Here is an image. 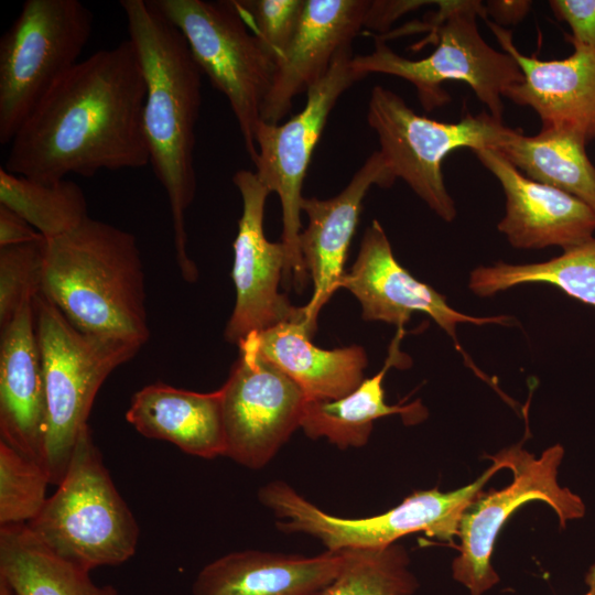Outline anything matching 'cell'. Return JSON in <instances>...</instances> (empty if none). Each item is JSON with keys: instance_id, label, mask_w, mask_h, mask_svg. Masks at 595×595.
Instances as JSON below:
<instances>
[{"instance_id": "cell-1", "label": "cell", "mask_w": 595, "mask_h": 595, "mask_svg": "<svg viewBox=\"0 0 595 595\" xmlns=\"http://www.w3.org/2000/svg\"><path fill=\"white\" fill-rule=\"evenodd\" d=\"M145 83L128 39L79 61L39 102L10 142L4 169L43 183L69 174L150 163Z\"/></svg>"}, {"instance_id": "cell-2", "label": "cell", "mask_w": 595, "mask_h": 595, "mask_svg": "<svg viewBox=\"0 0 595 595\" xmlns=\"http://www.w3.org/2000/svg\"><path fill=\"white\" fill-rule=\"evenodd\" d=\"M120 7L143 72L144 133L153 173L169 198L176 261L182 278L195 282L198 271L186 250L185 212L196 192L195 126L203 73L181 31L152 0H121Z\"/></svg>"}, {"instance_id": "cell-3", "label": "cell", "mask_w": 595, "mask_h": 595, "mask_svg": "<svg viewBox=\"0 0 595 595\" xmlns=\"http://www.w3.org/2000/svg\"><path fill=\"white\" fill-rule=\"evenodd\" d=\"M42 293L82 332L149 339L140 249L127 230L88 217L46 239Z\"/></svg>"}, {"instance_id": "cell-4", "label": "cell", "mask_w": 595, "mask_h": 595, "mask_svg": "<svg viewBox=\"0 0 595 595\" xmlns=\"http://www.w3.org/2000/svg\"><path fill=\"white\" fill-rule=\"evenodd\" d=\"M33 309L46 398L43 466L50 483L58 485L98 390L142 345L82 332L43 293Z\"/></svg>"}, {"instance_id": "cell-5", "label": "cell", "mask_w": 595, "mask_h": 595, "mask_svg": "<svg viewBox=\"0 0 595 595\" xmlns=\"http://www.w3.org/2000/svg\"><path fill=\"white\" fill-rule=\"evenodd\" d=\"M26 526L54 553L87 571L119 565L134 555L139 526L89 425L78 435L56 491Z\"/></svg>"}, {"instance_id": "cell-6", "label": "cell", "mask_w": 595, "mask_h": 595, "mask_svg": "<svg viewBox=\"0 0 595 595\" xmlns=\"http://www.w3.org/2000/svg\"><path fill=\"white\" fill-rule=\"evenodd\" d=\"M432 34L437 45L421 60H409L393 52L381 37L375 50L353 57L358 74H386L410 82L416 88L424 108L431 110L448 100L442 89L446 80L467 84L490 116L502 121L501 97L508 88L522 83L517 62L507 53L493 48L480 35L476 18H487L480 1H439Z\"/></svg>"}, {"instance_id": "cell-7", "label": "cell", "mask_w": 595, "mask_h": 595, "mask_svg": "<svg viewBox=\"0 0 595 595\" xmlns=\"http://www.w3.org/2000/svg\"><path fill=\"white\" fill-rule=\"evenodd\" d=\"M489 458L494 464L467 486L452 491L437 488L414 491L394 508L371 517L329 515L283 480L263 485L258 491V499L275 516L280 531L311 536L327 551L388 547L413 532L452 542L458 534L465 509L483 493L485 484L498 470L506 468V463L497 454Z\"/></svg>"}, {"instance_id": "cell-8", "label": "cell", "mask_w": 595, "mask_h": 595, "mask_svg": "<svg viewBox=\"0 0 595 595\" xmlns=\"http://www.w3.org/2000/svg\"><path fill=\"white\" fill-rule=\"evenodd\" d=\"M93 12L78 0H26L0 39V143L79 62Z\"/></svg>"}, {"instance_id": "cell-9", "label": "cell", "mask_w": 595, "mask_h": 595, "mask_svg": "<svg viewBox=\"0 0 595 595\" xmlns=\"http://www.w3.org/2000/svg\"><path fill=\"white\" fill-rule=\"evenodd\" d=\"M367 122L396 178H402L445 221L456 217V208L443 178L444 158L459 148L498 150L513 131L487 111L466 112L458 122L419 116L397 93L380 85L371 89Z\"/></svg>"}, {"instance_id": "cell-10", "label": "cell", "mask_w": 595, "mask_h": 595, "mask_svg": "<svg viewBox=\"0 0 595 595\" xmlns=\"http://www.w3.org/2000/svg\"><path fill=\"white\" fill-rule=\"evenodd\" d=\"M152 1L181 31L213 87L227 98L255 163L256 130L272 86L275 61L229 1Z\"/></svg>"}, {"instance_id": "cell-11", "label": "cell", "mask_w": 595, "mask_h": 595, "mask_svg": "<svg viewBox=\"0 0 595 595\" xmlns=\"http://www.w3.org/2000/svg\"><path fill=\"white\" fill-rule=\"evenodd\" d=\"M351 46L340 50L327 73L306 91L304 108L284 123L260 121L256 130V174L274 192L282 208V240L286 251L283 285L301 292L309 273L300 251L302 186L313 151L338 98L364 77L353 66Z\"/></svg>"}, {"instance_id": "cell-12", "label": "cell", "mask_w": 595, "mask_h": 595, "mask_svg": "<svg viewBox=\"0 0 595 595\" xmlns=\"http://www.w3.org/2000/svg\"><path fill=\"white\" fill-rule=\"evenodd\" d=\"M512 472V483L500 490L482 493L464 511L458 526L459 554L452 564L453 577L470 595H483L499 582L491 565L495 541L507 519L522 505L540 500L558 515L560 527L585 515L580 496L558 483L564 448L553 445L534 457L520 445L497 453Z\"/></svg>"}, {"instance_id": "cell-13", "label": "cell", "mask_w": 595, "mask_h": 595, "mask_svg": "<svg viewBox=\"0 0 595 595\" xmlns=\"http://www.w3.org/2000/svg\"><path fill=\"white\" fill-rule=\"evenodd\" d=\"M238 348L239 357L219 388L224 456L260 469L301 428L307 397L293 379L251 348Z\"/></svg>"}, {"instance_id": "cell-14", "label": "cell", "mask_w": 595, "mask_h": 595, "mask_svg": "<svg viewBox=\"0 0 595 595\" xmlns=\"http://www.w3.org/2000/svg\"><path fill=\"white\" fill-rule=\"evenodd\" d=\"M232 182L241 196L242 213L232 244L236 301L225 339L238 346L251 335L305 315L303 307L293 306L279 293L286 251L281 241L271 242L264 235V206L271 192L249 170L237 171Z\"/></svg>"}, {"instance_id": "cell-15", "label": "cell", "mask_w": 595, "mask_h": 595, "mask_svg": "<svg viewBox=\"0 0 595 595\" xmlns=\"http://www.w3.org/2000/svg\"><path fill=\"white\" fill-rule=\"evenodd\" d=\"M340 288L360 302L363 318L381 321L403 329L414 313L429 315L462 351L456 335L458 324H511V316H472L454 310L446 298L416 280L393 256L388 237L374 219L361 239L358 257L346 272Z\"/></svg>"}, {"instance_id": "cell-16", "label": "cell", "mask_w": 595, "mask_h": 595, "mask_svg": "<svg viewBox=\"0 0 595 595\" xmlns=\"http://www.w3.org/2000/svg\"><path fill=\"white\" fill-rule=\"evenodd\" d=\"M396 180L378 150L368 156L347 186L336 196L327 199L303 197L301 209L306 214L309 224L300 234L299 244L314 290L311 300L302 307L312 336L316 331L320 311L340 288L346 273L344 264L366 194L374 185L386 188Z\"/></svg>"}, {"instance_id": "cell-17", "label": "cell", "mask_w": 595, "mask_h": 595, "mask_svg": "<svg viewBox=\"0 0 595 595\" xmlns=\"http://www.w3.org/2000/svg\"><path fill=\"white\" fill-rule=\"evenodd\" d=\"M474 152L504 190L506 214L497 228L512 247L567 250L594 238L595 212L584 202L527 177L495 149Z\"/></svg>"}, {"instance_id": "cell-18", "label": "cell", "mask_w": 595, "mask_h": 595, "mask_svg": "<svg viewBox=\"0 0 595 595\" xmlns=\"http://www.w3.org/2000/svg\"><path fill=\"white\" fill-rule=\"evenodd\" d=\"M370 7L367 0H305L295 33L275 63L261 121L278 125L290 112L293 98L327 73L340 50L351 46Z\"/></svg>"}, {"instance_id": "cell-19", "label": "cell", "mask_w": 595, "mask_h": 595, "mask_svg": "<svg viewBox=\"0 0 595 595\" xmlns=\"http://www.w3.org/2000/svg\"><path fill=\"white\" fill-rule=\"evenodd\" d=\"M502 51L519 65L523 82L507 89L504 97L532 108L542 128L574 131L595 139V51L567 40L574 52L563 60L541 61L519 52L512 33L486 19Z\"/></svg>"}, {"instance_id": "cell-20", "label": "cell", "mask_w": 595, "mask_h": 595, "mask_svg": "<svg viewBox=\"0 0 595 595\" xmlns=\"http://www.w3.org/2000/svg\"><path fill=\"white\" fill-rule=\"evenodd\" d=\"M46 423V398L35 315L33 303H29L1 328V441L44 468Z\"/></svg>"}, {"instance_id": "cell-21", "label": "cell", "mask_w": 595, "mask_h": 595, "mask_svg": "<svg viewBox=\"0 0 595 595\" xmlns=\"http://www.w3.org/2000/svg\"><path fill=\"white\" fill-rule=\"evenodd\" d=\"M345 550L306 556L245 550L206 564L193 595H318L338 575Z\"/></svg>"}, {"instance_id": "cell-22", "label": "cell", "mask_w": 595, "mask_h": 595, "mask_svg": "<svg viewBox=\"0 0 595 595\" xmlns=\"http://www.w3.org/2000/svg\"><path fill=\"white\" fill-rule=\"evenodd\" d=\"M311 338L302 316L251 335L238 347L247 346L273 364L301 387L309 400H336L349 394L365 379V349L356 345L322 349Z\"/></svg>"}, {"instance_id": "cell-23", "label": "cell", "mask_w": 595, "mask_h": 595, "mask_svg": "<svg viewBox=\"0 0 595 595\" xmlns=\"http://www.w3.org/2000/svg\"><path fill=\"white\" fill-rule=\"evenodd\" d=\"M126 419L143 436L170 442L186 454L224 456L219 389L202 393L154 382L133 394Z\"/></svg>"}, {"instance_id": "cell-24", "label": "cell", "mask_w": 595, "mask_h": 595, "mask_svg": "<svg viewBox=\"0 0 595 595\" xmlns=\"http://www.w3.org/2000/svg\"><path fill=\"white\" fill-rule=\"evenodd\" d=\"M404 329H398L389 355L381 370L365 378L349 394L336 400L306 401L301 428L312 439H326L339 450L365 446L372 432L374 422L382 416L399 414L405 424L423 421L428 411L420 400L407 405H389L385 401L383 378L392 366L405 367V357L399 350Z\"/></svg>"}, {"instance_id": "cell-25", "label": "cell", "mask_w": 595, "mask_h": 595, "mask_svg": "<svg viewBox=\"0 0 595 595\" xmlns=\"http://www.w3.org/2000/svg\"><path fill=\"white\" fill-rule=\"evenodd\" d=\"M44 545L26 524L0 528V580L13 595H118Z\"/></svg>"}, {"instance_id": "cell-26", "label": "cell", "mask_w": 595, "mask_h": 595, "mask_svg": "<svg viewBox=\"0 0 595 595\" xmlns=\"http://www.w3.org/2000/svg\"><path fill=\"white\" fill-rule=\"evenodd\" d=\"M586 139L558 128L536 136L513 129L497 150L527 177L566 192L595 212V166L585 151Z\"/></svg>"}, {"instance_id": "cell-27", "label": "cell", "mask_w": 595, "mask_h": 595, "mask_svg": "<svg viewBox=\"0 0 595 595\" xmlns=\"http://www.w3.org/2000/svg\"><path fill=\"white\" fill-rule=\"evenodd\" d=\"M524 283H548L585 304L595 306V237L543 262L482 266L469 274V290L488 298Z\"/></svg>"}, {"instance_id": "cell-28", "label": "cell", "mask_w": 595, "mask_h": 595, "mask_svg": "<svg viewBox=\"0 0 595 595\" xmlns=\"http://www.w3.org/2000/svg\"><path fill=\"white\" fill-rule=\"evenodd\" d=\"M0 205H4L35 228L45 239L62 236L86 218L87 202L75 182L43 183L0 167Z\"/></svg>"}, {"instance_id": "cell-29", "label": "cell", "mask_w": 595, "mask_h": 595, "mask_svg": "<svg viewBox=\"0 0 595 595\" xmlns=\"http://www.w3.org/2000/svg\"><path fill=\"white\" fill-rule=\"evenodd\" d=\"M409 565L407 550L397 543L346 549L338 575L318 595H414L419 582Z\"/></svg>"}, {"instance_id": "cell-30", "label": "cell", "mask_w": 595, "mask_h": 595, "mask_svg": "<svg viewBox=\"0 0 595 595\" xmlns=\"http://www.w3.org/2000/svg\"><path fill=\"white\" fill-rule=\"evenodd\" d=\"M50 478L35 461L0 441V523L26 524L44 507Z\"/></svg>"}, {"instance_id": "cell-31", "label": "cell", "mask_w": 595, "mask_h": 595, "mask_svg": "<svg viewBox=\"0 0 595 595\" xmlns=\"http://www.w3.org/2000/svg\"><path fill=\"white\" fill-rule=\"evenodd\" d=\"M46 239L0 248V326L42 293Z\"/></svg>"}, {"instance_id": "cell-32", "label": "cell", "mask_w": 595, "mask_h": 595, "mask_svg": "<svg viewBox=\"0 0 595 595\" xmlns=\"http://www.w3.org/2000/svg\"><path fill=\"white\" fill-rule=\"evenodd\" d=\"M229 2L277 63L295 33L305 0H230Z\"/></svg>"}, {"instance_id": "cell-33", "label": "cell", "mask_w": 595, "mask_h": 595, "mask_svg": "<svg viewBox=\"0 0 595 595\" xmlns=\"http://www.w3.org/2000/svg\"><path fill=\"white\" fill-rule=\"evenodd\" d=\"M549 6L570 26L567 40L595 51V0H551Z\"/></svg>"}, {"instance_id": "cell-34", "label": "cell", "mask_w": 595, "mask_h": 595, "mask_svg": "<svg viewBox=\"0 0 595 595\" xmlns=\"http://www.w3.org/2000/svg\"><path fill=\"white\" fill-rule=\"evenodd\" d=\"M44 238L20 215L0 205V248Z\"/></svg>"}, {"instance_id": "cell-35", "label": "cell", "mask_w": 595, "mask_h": 595, "mask_svg": "<svg viewBox=\"0 0 595 595\" xmlns=\"http://www.w3.org/2000/svg\"><path fill=\"white\" fill-rule=\"evenodd\" d=\"M430 1H371L366 26L383 31L397 18Z\"/></svg>"}, {"instance_id": "cell-36", "label": "cell", "mask_w": 595, "mask_h": 595, "mask_svg": "<svg viewBox=\"0 0 595 595\" xmlns=\"http://www.w3.org/2000/svg\"><path fill=\"white\" fill-rule=\"evenodd\" d=\"M530 7L531 1L526 0H494L485 4V10L494 23L502 26L519 23L528 14Z\"/></svg>"}, {"instance_id": "cell-37", "label": "cell", "mask_w": 595, "mask_h": 595, "mask_svg": "<svg viewBox=\"0 0 595 595\" xmlns=\"http://www.w3.org/2000/svg\"><path fill=\"white\" fill-rule=\"evenodd\" d=\"M585 580L588 586L595 585V564L591 566Z\"/></svg>"}, {"instance_id": "cell-38", "label": "cell", "mask_w": 595, "mask_h": 595, "mask_svg": "<svg viewBox=\"0 0 595 595\" xmlns=\"http://www.w3.org/2000/svg\"><path fill=\"white\" fill-rule=\"evenodd\" d=\"M0 595H13L10 587L0 580Z\"/></svg>"}, {"instance_id": "cell-39", "label": "cell", "mask_w": 595, "mask_h": 595, "mask_svg": "<svg viewBox=\"0 0 595 595\" xmlns=\"http://www.w3.org/2000/svg\"><path fill=\"white\" fill-rule=\"evenodd\" d=\"M585 595H595V585L589 586V589Z\"/></svg>"}]
</instances>
